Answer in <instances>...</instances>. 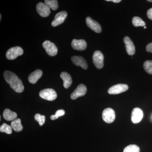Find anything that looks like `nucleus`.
<instances>
[{
	"instance_id": "f257e3e1",
	"label": "nucleus",
	"mask_w": 152,
	"mask_h": 152,
	"mask_svg": "<svg viewBox=\"0 0 152 152\" xmlns=\"http://www.w3.org/2000/svg\"><path fill=\"white\" fill-rule=\"evenodd\" d=\"M4 77L6 81L15 91L19 93L23 91L24 90L23 84L15 74L10 71H6L4 72Z\"/></svg>"
},
{
	"instance_id": "f03ea898",
	"label": "nucleus",
	"mask_w": 152,
	"mask_h": 152,
	"mask_svg": "<svg viewBox=\"0 0 152 152\" xmlns=\"http://www.w3.org/2000/svg\"><path fill=\"white\" fill-rule=\"evenodd\" d=\"M39 94L41 98L50 101L54 100L57 97L56 91L51 88L45 89L42 90Z\"/></svg>"
},
{
	"instance_id": "7ed1b4c3",
	"label": "nucleus",
	"mask_w": 152,
	"mask_h": 152,
	"mask_svg": "<svg viewBox=\"0 0 152 152\" xmlns=\"http://www.w3.org/2000/svg\"><path fill=\"white\" fill-rule=\"evenodd\" d=\"M23 50L21 47L17 46L13 47L9 49L6 53V57L8 59L14 60L17 57L21 56L23 54Z\"/></svg>"
},
{
	"instance_id": "20e7f679",
	"label": "nucleus",
	"mask_w": 152,
	"mask_h": 152,
	"mask_svg": "<svg viewBox=\"0 0 152 152\" xmlns=\"http://www.w3.org/2000/svg\"><path fill=\"white\" fill-rule=\"evenodd\" d=\"M104 57L102 53L100 51H96L93 56V61L94 64L98 69L103 67Z\"/></svg>"
},
{
	"instance_id": "39448f33",
	"label": "nucleus",
	"mask_w": 152,
	"mask_h": 152,
	"mask_svg": "<svg viewBox=\"0 0 152 152\" xmlns=\"http://www.w3.org/2000/svg\"><path fill=\"white\" fill-rule=\"evenodd\" d=\"M42 46L49 56H54L58 53V49L56 45L50 41H45L42 44Z\"/></svg>"
},
{
	"instance_id": "423d86ee",
	"label": "nucleus",
	"mask_w": 152,
	"mask_h": 152,
	"mask_svg": "<svg viewBox=\"0 0 152 152\" xmlns=\"http://www.w3.org/2000/svg\"><path fill=\"white\" fill-rule=\"evenodd\" d=\"M129 86L124 84H118L113 86L109 89L108 93L110 94L115 95L121 94L127 91Z\"/></svg>"
},
{
	"instance_id": "0eeeda50",
	"label": "nucleus",
	"mask_w": 152,
	"mask_h": 152,
	"mask_svg": "<svg viewBox=\"0 0 152 152\" xmlns=\"http://www.w3.org/2000/svg\"><path fill=\"white\" fill-rule=\"evenodd\" d=\"M102 118L106 123L111 124L113 122L115 118L114 110L110 108L105 109L102 113Z\"/></svg>"
},
{
	"instance_id": "6e6552de",
	"label": "nucleus",
	"mask_w": 152,
	"mask_h": 152,
	"mask_svg": "<svg viewBox=\"0 0 152 152\" xmlns=\"http://www.w3.org/2000/svg\"><path fill=\"white\" fill-rule=\"evenodd\" d=\"M87 89L86 87L84 84H80L77 88L71 94V98L75 100L80 97L83 96L86 94Z\"/></svg>"
},
{
	"instance_id": "1a4fd4ad",
	"label": "nucleus",
	"mask_w": 152,
	"mask_h": 152,
	"mask_svg": "<svg viewBox=\"0 0 152 152\" xmlns=\"http://www.w3.org/2000/svg\"><path fill=\"white\" fill-rule=\"evenodd\" d=\"M67 16V13L66 11H61L56 15L55 18L52 22L53 26L56 27L62 24Z\"/></svg>"
},
{
	"instance_id": "9d476101",
	"label": "nucleus",
	"mask_w": 152,
	"mask_h": 152,
	"mask_svg": "<svg viewBox=\"0 0 152 152\" xmlns=\"http://www.w3.org/2000/svg\"><path fill=\"white\" fill-rule=\"evenodd\" d=\"M37 10L38 13L44 18L48 16L50 13V8L43 3H38L37 5Z\"/></svg>"
},
{
	"instance_id": "9b49d317",
	"label": "nucleus",
	"mask_w": 152,
	"mask_h": 152,
	"mask_svg": "<svg viewBox=\"0 0 152 152\" xmlns=\"http://www.w3.org/2000/svg\"><path fill=\"white\" fill-rule=\"evenodd\" d=\"M86 23L87 26L95 32L100 33L102 32V28L99 24L90 17L86 18Z\"/></svg>"
},
{
	"instance_id": "f8f14e48",
	"label": "nucleus",
	"mask_w": 152,
	"mask_h": 152,
	"mask_svg": "<svg viewBox=\"0 0 152 152\" xmlns=\"http://www.w3.org/2000/svg\"><path fill=\"white\" fill-rule=\"evenodd\" d=\"M143 117L142 111L139 108H135L133 109L132 112L131 120L134 124H138L142 121Z\"/></svg>"
},
{
	"instance_id": "ddd939ff",
	"label": "nucleus",
	"mask_w": 152,
	"mask_h": 152,
	"mask_svg": "<svg viewBox=\"0 0 152 152\" xmlns=\"http://www.w3.org/2000/svg\"><path fill=\"white\" fill-rule=\"evenodd\" d=\"M71 45L74 50L79 51L85 50L87 46L86 42L83 39H74L72 41Z\"/></svg>"
},
{
	"instance_id": "4468645a",
	"label": "nucleus",
	"mask_w": 152,
	"mask_h": 152,
	"mask_svg": "<svg viewBox=\"0 0 152 152\" xmlns=\"http://www.w3.org/2000/svg\"><path fill=\"white\" fill-rule=\"evenodd\" d=\"M72 61L74 64L76 66L81 67L84 69H87L88 68L86 61L81 56H74L72 57Z\"/></svg>"
},
{
	"instance_id": "2eb2a0df",
	"label": "nucleus",
	"mask_w": 152,
	"mask_h": 152,
	"mask_svg": "<svg viewBox=\"0 0 152 152\" xmlns=\"http://www.w3.org/2000/svg\"><path fill=\"white\" fill-rule=\"evenodd\" d=\"M124 42L126 45L127 53L130 56H133L135 53V48L132 41L128 37H125L124 39Z\"/></svg>"
},
{
	"instance_id": "dca6fc26",
	"label": "nucleus",
	"mask_w": 152,
	"mask_h": 152,
	"mask_svg": "<svg viewBox=\"0 0 152 152\" xmlns=\"http://www.w3.org/2000/svg\"><path fill=\"white\" fill-rule=\"evenodd\" d=\"M42 71L40 69H37L31 73L28 76V81L31 83L35 84L42 75Z\"/></svg>"
},
{
	"instance_id": "f3484780",
	"label": "nucleus",
	"mask_w": 152,
	"mask_h": 152,
	"mask_svg": "<svg viewBox=\"0 0 152 152\" xmlns=\"http://www.w3.org/2000/svg\"><path fill=\"white\" fill-rule=\"evenodd\" d=\"M60 77L64 81V87L66 89L69 88L72 83V80L70 75L66 72H63L61 74Z\"/></svg>"
},
{
	"instance_id": "a211bd4d",
	"label": "nucleus",
	"mask_w": 152,
	"mask_h": 152,
	"mask_svg": "<svg viewBox=\"0 0 152 152\" xmlns=\"http://www.w3.org/2000/svg\"><path fill=\"white\" fill-rule=\"evenodd\" d=\"M4 118L7 121H13L16 119L17 114L15 112L12 111L9 109H6L3 114Z\"/></svg>"
},
{
	"instance_id": "6ab92c4d",
	"label": "nucleus",
	"mask_w": 152,
	"mask_h": 152,
	"mask_svg": "<svg viewBox=\"0 0 152 152\" xmlns=\"http://www.w3.org/2000/svg\"><path fill=\"white\" fill-rule=\"evenodd\" d=\"M11 126L15 132H20L23 130V126L21 124V121L20 118L16 119L12 121L11 123Z\"/></svg>"
},
{
	"instance_id": "aec40b11",
	"label": "nucleus",
	"mask_w": 152,
	"mask_h": 152,
	"mask_svg": "<svg viewBox=\"0 0 152 152\" xmlns=\"http://www.w3.org/2000/svg\"><path fill=\"white\" fill-rule=\"evenodd\" d=\"M45 4L53 10H56L58 7V4L56 0H45Z\"/></svg>"
},
{
	"instance_id": "412c9836",
	"label": "nucleus",
	"mask_w": 152,
	"mask_h": 152,
	"mask_svg": "<svg viewBox=\"0 0 152 152\" xmlns=\"http://www.w3.org/2000/svg\"><path fill=\"white\" fill-rule=\"evenodd\" d=\"M132 24L135 27L144 26H145V23L141 18L134 17L132 19Z\"/></svg>"
},
{
	"instance_id": "4be33fe9",
	"label": "nucleus",
	"mask_w": 152,
	"mask_h": 152,
	"mask_svg": "<svg viewBox=\"0 0 152 152\" xmlns=\"http://www.w3.org/2000/svg\"><path fill=\"white\" fill-rule=\"evenodd\" d=\"M12 128L11 126L6 124H3L0 127V132H1L5 133L8 134H10L12 133Z\"/></svg>"
},
{
	"instance_id": "5701e85b",
	"label": "nucleus",
	"mask_w": 152,
	"mask_h": 152,
	"mask_svg": "<svg viewBox=\"0 0 152 152\" xmlns=\"http://www.w3.org/2000/svg\"><path fill=\"white\" fill-rule=\"evenodd\" d=\"M140 148L136 145H131L125 148L124 152H140Z\"/></svg>"
},
{
	"instance_id": "b1692460",
	"label": "nucleus",
	"mask_w": 152,
	"mask_h": 152,
	"mask_svg": "<svg viewBox=\"0 0 152 152\" xmlns=\"http://www.w3.org/2000/svg\"><path fill=\"white\" fill-rule=\"evenodd\" d=\"M144 69L148 74L152 75V61H146L144 63Z\"/></svg>"
},
{
	"instance_id": "393cba45",
	"label": "nucleus",
	"mask_w": 152,
	"mask_h": 152,
	"mask_svg": "<svg viewBox=\"0 0 152 152\" xmlns=\"http://www.w3.org/2000/svg\"><path fill=\"white\" fill-rule=\"evenodd\" d=\"M35 119L39 123L40 126H42L45 124V116L44 115H41L40 114H36L34 116Z\"/></svg>"
},
{
	"instance_id": "a878e982",
	"label": "nucleus",
	"mask_w": 152,
	"mask_h": 152,
	"mask_svg": "<svg viewBox=\"0 0 152 152\" xmlns=\"http://www.w3.org/2000/svg\"><path fill=\"white\" fill-rule=\"evenodd\" d=\"M64 110H58L56 113V114L54 115H52L50 116L51 119L52 120H55L58 119L59 117L62 116L64 115L65 114Z\"/></svg>"
},
{
	"instance_id": "bb28decb",
	"label": "nucleus",
	"mask_w": 152,
	"mask_h": 152,
	"mask_svg": "<svg viewBox=\"0 0 152 152\" xmlns=\"http://www.w3.org/2000/svg\"><path fill=\"white\" fill-rule=\"evenodd\" d=\"M147 16L150 20H152V8L147 11Z\"/></svg>"
},
{
	"instance_id": "cd10ccee",
	"label": "nucleus",
	"mask_w": 152,
	"mask_h": 152,
	"mask_svg": "<svg viewBox=\"0 0 152 152\" xmlns=\"http://www.w3.org/2000/svg\"><path fill=\"white\" fill-rule=\"evenodd\" d=\"M146 50L148 52L152 53V42L149 43L146 47Z\"/></svg>"
},
{
	"instance_id": "c85d7f7f",
	"label": "nucleus",
	"mask_w": 152,
	"mask_h": 152,
	"mask_svg": "<svg viewBox=\"0 0 152 152\" xmlns=\"http://www.w3.org/2000/svg\"><path fill=\"white\" fill-rule=\"evenodd\" d=\"M107 1H112L115 3H119L121 1V0H106Z\"/></svg>"
},
{
	"instance_id": "c756f323",
	"label": "nucleus",
	"mask_w": 152,
	"mask_h": 152,
	"mask_svg": "<svg viewBox=\"0 0 152 152\" xmlns=\"http://www.w3.org/2000/svg\"><path fill=\"white\" fill-rule=\"evenodd\" d=\"M1 15L0 14V20H1Z\"/></svg>"
},
{
	"instance_id": "7c9ffc66",
	"label": "nucleus",
	"mask_w": 152,
	"mask_h": 152,
	"mask_svg": "<svg viewBox=\"0 0 152 152\" xmlns=\"http://www.w3.org/2000/svg\"><path fill=\"white\" fill-rule=\"evenodd\" d=\"M148 1L151 2H152V0H148Z\"/></svg>"
},
{
	"instance_id": "2f4dec72",
	"label": "nucleus",
	"mask_w": 152,
	"mask_h": 152,
	"mask_svg": "<svg viewBox=\"0 0 152 152\" xmlns=\"http://www.w3.org/2000/svg\"><path fill=\"white\" fill-rule=\"evenodd\" d=\"M146 27L145 26V27H144V28L145 29V28H146Z\"/></svg>"
}]
</instances>
